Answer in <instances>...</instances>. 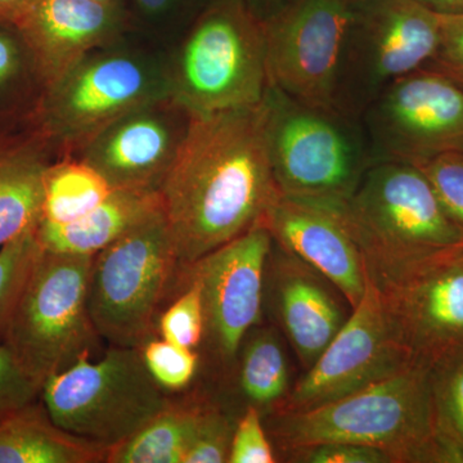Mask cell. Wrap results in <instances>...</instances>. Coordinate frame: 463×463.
<instances>
[{"label":"cell","instance_id":"obj_1","mask_svg":"<svg viewBox=\"0 0 463 463\" xmlns=\"http://www.w3.org/2000/svg\"><path fill=\"white\" fill-rule=\"evenodd\" d=\"M279 194L267 97L246 108L192 115L160 190L179 263L194 264L260 223Z\"/></svg>","mask_w":463,"mask_h":463},{"label":"cell","instance_id":"obj_2","mask_svg":"<svg viewBox=\"0 0 463 463\" xmlns=\"http://www.w3.org/2000/svg\"><path fill=\"white\" fill-rule=\"evenodd\" d=\"M268 417V435L283 453L346 443L383 450L392 463L453 462L435 423L430 368L422 365L330 403Z\"/></svg>","mask_w":463,"mask_h":463},{"label":"cell","instance_id":"obj_3","mask_svg":"<svg viewBox=\"0 0 463 463\" xmlns=\"http://www.w3.org/2000/svg\"><path fill=\"white\" fill-rule=\"evenodd\" d=\"M306 200L349 232L374 285L463 246V231L444 212L421 170L408 161H374L345 199Z\"/></svg>","mask_w":463,"mask_h":463},{"label":"cell","instance_id":"obj_4","mask_svg":"<svg viewBox=\"0 0 463 463\" xmlns=\"http://www.w3.org/2000/svg\"><path fill=\"white\" fill-rule=\"evenodd\" d=\"M169 96L166 54L123 36L43 90L41 134L58 156H76L118 118Z\"/></svg>","mask_w":463,"mask_h":463},{"label":"cell","instance_id":"obj_5","mask_svg":"<svg viewBox=\"0 0 463 463\" xmlns=\"http://www.w3.org/2000/svg\"><path fill=\"white\" fill-rule=\"evenodd\" d=\"M167 66L170 96L192 115L257 105L269 85L264 25L243 0H213Z\"/></svg>","mask_w":463,"mask_h":463},{"label":"cell","instance_id":"obj_6","mask_svg":"<svg viewBox=\"0 0 463 463\" xmlns=\"http://www.w3.org/2000/svg\"><path fill=\"white\" fill-rule=\"evenodd\" d=\"M269 157L283 194L345 199L374 163L364 127L337 109L307 105L268 85Z\"/></svg>","mask_w":463,"mask_h":463},{"label":"cell","instance_id":"obj_7","mask_svg":"<svg viewBox=\"0 0 463 463\" xmlns=\"http://www.w3.org/2000/svg\"><path fill=\"white\" fill-rule=\"evenodd\" d=\"M182 265L163 210L91 258L88 309L112 346L139 347L155 335L161 307Z\"/></svg>","mask_w":463,"mask_h":463},{"label":"cell","instance_id":"obj_8","mask_svg":"<svg viewBox=\"0 0 463 463\" xmlns=\"http://www.w3.org/2000/svg\"><path fill=\"white\" fill-rule=\"evenodd\" d=\"M90 263V257L42 249L9 321L3 345L41 389L90 358L102 340L88 309Z\"/></svg>","mask_w":463,"mask_h":463},{"label":"cell","instance_id":"obj_9","mask_svg":"<svg viewBox=\"0 0 463 463\" xmlns=\"http://www.w3.org/2000/svg\"><path fill=\"white\" fill-rule=\"evenodd\" d=\"M42 403L60 428L105 450L132 438L169 402L139 347L109 346L43 383Z\"/></svg>","mask_w":463,"mask_h":463},{"label":"cell","instance_id":"obj_10","mask_svg":"<svg viewBox=\"0 0 463 463\" xmlns=\"http://www.w3.org/2000/svg\"><path fill=\"white\" fill-rule=\"evenodd\" d=\"M440 43V16L419 0H364L341 71L336 106L361 118L381 91L428 66Z\"/></svg>","mask_w":463,"mask_h":463},{"label":"cell","instance_id":"obj_11","mask_svg":"<svg viewBox=\"0 0 463 463\" xmlns=\"http://www.w3.org/2000/svg\"><path fill=\"white\" fill-rule=\"evenodd\" d=\"M358 5L354 0H297L264 24L269 85L307 105L337 109Z\"/></svg>","mask_w":463,"mask_h":463},{"label":"cell","instance_id":"obj_12","mask_svg":"<svg viewBox=\"0 0 463 463\" xmlns=\"http://www.w3.org/2000/svg\"><path fill=\"white\" fill-rule=\"evenodd\" d=\"M362 116L374 161L463 151V84L431 67L390 84Z\"/></svg>","mask_w":463,"mask_h":463},{"label":"cell","instance_id":"obj_13","mask_svg":"<svg viewBox=\"0 0 463 463\" xmlns=\"http://www.w3.org/2000/svg\"><path fill=\"white\" fill-rule=\"evenodd\" d=\"M273 239L263 222L183 272L200 286L205 332L201 346L216 370L230 373L241 344L263 316L265 272Z\"/></svg>","mask_w":463,"mask_h":463},{"label":"cell","instance_id":"obj_14","mask_svg":"<svg viewBox=\"0 0 463 463\" xmlns=\"http://www.w3.org/2000/svg\"><path fill=\"white\" fill-rule=\"evenodd\" d=\"M392 336L413 365L463 352V246L374 285Z\"/></svg>","mask_w":463,"mask_h":463},{"label":"cell","instance_id":"obj_15","mask_svg":"<svg viewBox=\"0 0 463 463\" xmlns=\"http://www.w3.org/2000/svg\"><path fill=\"white\" fill-rule=\"evenodd\" d=\"M410 365L413 364L390 330L379 289L367 276L358 306L273 412H298L330 403Z\"/></svg>","mask_w":463,"mask_h":463},{"label":"cell","instance_id":"obj_16","mask_svg":"<svg viewBox=\"0 0 463 463\" xmlns=\"http://www.w3.org/2000/svg\"><path fill=\"white\" fill-rule=\"evenodd\" d=\"M191 118L172 96L154 100L118 118L74 157L96 169L112 190L160 194Z\"/></svg>","mask_w":463,"mask_h":463},{"label":"cell","instance_id":"obj_17","mask_svg":"<svg viewBox=\"0 0 463 463\" xmlns=\"http://www.w3.org/2000/svg\"><path fill=\"white\" fill-rule=\"evenodd\" d=\"M128 27L121 0H38L14 29L44 90L91 52L123 38Z\"/></svg>","mask_w":463,"mask_h":463},{"label":"cell","instance_id":"obj_18","mask_svg":"<svg viewBox=\"0 0 463 463\" xmlns=\"http://www.w3.org/2000/svg\"><path fill=\"white\" fill-rule=\"evenodd\" d=\"M340 298L339 289L321 273L273 242L264 300H269L274 318L306 371L349 318Z\"/></svg>","mask_w":463,"mask_h":463},{"label":"cell","instance_id":"obj_19","mask_svg":"<svg viewBox=\"0 0 463 463\" xmlns=\"http://www.w3.org/2000/svg\"><path fill=\"white\" fill-rule=\"evenodd\" d=\"M279 248L321 273L354 309L367 288L364 255L344 225L312 201L279 192L261 219Z\"/></svg>","mask_w":463,"mask_h":463},{"label":"cell","instance_id":"obj_20","mask_svg":"<svg viewBox=\"0 0 463 463\" xmlns=\"http://www.w3.org/2000/svg\"><path fill=\"white\" fill-rule=\"evenodd\" d=\"M160 207V194L114 190L74 222L39 223L36 234L47 251L93 258Z\"/></svg>","mask_w":463,"mask_h":463},{"label":"cell","instance_id":"obj_21","mask_svg":"<svg viewBox=\"0 0 463 463\" xmlns=\"http://www.w3.org/2000/svg\"><path fill=\"white\" fill-rule=\"evenodd\" d=\"M108 450L60 428L41 398L0 417V463H100Z\"/></svg>","mask_w":463,"mask_h":463},{"label":"cell","instance_id":"obj_22","mask_svg":"<svg viewBox=\"0 0 463 463\" xmlns=\"http://www.w3.org/2000/svg\"><path fill=\"white\" fill-rule=\"evenodd\" d=\"M58 157L42 134L30 145L0 149V249L38 227L45 175Z\"/></svg>","mask_w":463,"mask_h":463},{"label":"cell","instance_id":"obj_23","mask_svg":"<svg viewBox=\"0 0 463 463\" xmlns=\"http://www.w3.org/2000/svg\"><path fill=\"white\" fill-rule=\"evenodd\" d=\"M215 401L206 395L170 398L141 430L108 452V463H183Z\"/></svg>","mask_w":463,"mask_h":463},{"label":"cell","instance_id":"obj_24","mask_svg":"<svg viewBox=\"0 0 463 463\" xmlns=\"http://www.w3.org/2000/svg\"><path fill=\"white\" fill-rule=\"evenodd\" d=\"M232 371L246 408L269 414L281 404L289 388L288 356L273 327L257 326L241 344Z\"/></svg>","mask_w":463,"mask_h":463},{"label":"cell","instance_id":"obj_25","mask_svg":"<svg viewBox=\"0 0 463 463\" xmlns=\"http://www.w3.org/2000/svg\"><path fill=\"white\" fill-rule=\"evenodd\" d=\"M114 191L96 169L80 158L58 157L48 167L39 223L66 224L99 206Z\"/></svg>","mask_w":463,"mask_h":463},{"label":"cell","instance_id":"obj_26","mask_svg":"<svg viewBox=\"0 0 463 463\" xmlns=\"http://www.w3.org/2000/svg\"><path fill=\"white\" fill-rule=\"evenodd\" d=\"M430 383L439 438L463 462V352L431 367Z\"/></svg>","mask_w":463,"mask_h":463},{"label":"cell","instance_id":"obj_27","mask_svg":"<svg viewBox=\"0 0 463 463\" xmlns=\"http://www.w3.org/2000/svg\"><path fill=\"white\" fill-rule=\"evenodd\" d=\"M41 252L36 228L0 249V345Z\"/></svg>","mask_w":463,"mask_h":463},{"label":"cell","instance_id":"obj_28","mask_svg":"<svg viewBox=\"0 0 463 463\" xmlns=\"http://www.w3.org/2000/svg\"><path fill=\"white\" fill-rule=\"evenodd\" d=\"M139 352L149 374L164 392H181L196 379L200 355L194 349L152 335L139 346Z\"/></svg>","mask_w":463,"mask_h":463},{"label":"cell","instance_id":"obj_29","mask_svg":"<svg viewBox=\"0 0 463 463\" xmlns=\"http://www.w3.org/2000/svg\"><path fill=\"white\" fill-rule=\"evenodd\" d=\"M182 273L185 288L165 310H161L156 330L161 339L196 350L205 332L203 298L199 283L183 272V268Z\"/></svg>","mask_w":463,"mask_h":463},{"label":"cell","instance_id":"obj_30","mask_svg":"<svg viewBox=\"0 0 463 463\" xmlns=\"http://www.w3.org/2000/svg\"><path fill=\"white\" fill-rule=\"evenodd\" d=\"M430 183L447 215L463 231V151H448L412 161Z\"/></svg>","mask_w":463,"mask_h":463},{"label":"cell","instance_id":"obj_31","mask_svg":"<svg viewBox=\"0 0 463 463\" xmlns=\"http://www.w3.org/2000/svg\"><path fill=\"white\" fill-rule=\"evenodd\" d=\"M236 422L223 407L212 405L183 463H224L230 458Z\"/></svg>","mask_w":463,"mask_h":463},{"label":"cell","instance_id":"obj_32","mask_svg":"<svg viewBox=\"0 0 463 463\" xmlns=\"http://www.w3.org/2000/svg\"><path fill=\"white\" fill-rule=\"evenodd\" d=\"M274 448L257 408L248 407L237 420L228 463H273Z\"/></svg>","mask_w":463,"mask_h":463},{"label":"cell","instance_id":"obj_33","mask_svg":"<svg viewBox=\"0 0 463 463\" xmlns=\"http://www.w3.org/2000/svg\"><path fill=\"white\" fill-rule=\"evenodd\" d=\"M41 388L21 368L5 345H0V417L39 399Z\"/></svg>","mask_w":463,"mask_h":463},{"label":"cell","instance_id":"obj_34","mask_svg":"<svg viewBox=\"0 0 463 463\" xmlns=\"http://www.w3.org/2000/svg\"><path fill=\"white\" fill-rule=\"evenodd\" d=\"M285 455L288 461L300 463H392L383 450L346 443L319 444Z\"/></svg>","mask_w":463,"mask_h":463},{"label":"cell","instance_id":"obj_35","mask_svg":"<svg viewBox=\"0 0 463 463\" xmlns=\"http://www.w3.org/2000/svg\"><path fill=\"white\" fill-rule=\"evenodd\" d=\"M439 16L440 43L428 67L463 84V14H439Z\"/></svg>","mask_w":463,"mask_h":463},{"label":"cell","instance_id":"obj_36","mask_svg":"<svg viewBox=\"0 0 463 463\" xmlns=\"http://www.w3.org/2000/svg\"><path fill=\"white\" fill-rule=\"evenodd\" d=\"M9 26L0 25V96L12 90L20 81L30 57L20 35L9 32Z\"/></svg>","mask_w":463,"mask_h":463},{"label":"cell","instance_id":"obj_37","mask_svg":"<svg viewBox=\"0 0 463 463\" xmlns=\"http://www.w3.org/2000/svg\"><path fill=\"white\" fill-rule=\"evenodd\" d=\"M297 0H243L249 11L260 21L267 24L277 14H281L289 5H294Z\"/></svg>","mask_w":463,"mask_h":463},{"label":"cell","instance_id":"obj_38","mask_svg":"<svg viewBox=\"0 0 463 463\" xmlns=\"http://www.w3.org/2000/svg\"><path fill=\"white\" fill-rule=\"evenodd\" d=\"M142 17L151 23H164V18L174 11L178 0H133Z\"/></svg>","mask_w":463,"mask_h":463},{"label":"cell","instance_id":"obj_39","mask_svg":"<svg viewBox=\"0 0 463 463\" xmlns=\"http://www.w3.org/2000/svg\"><path fill=\"white\" fill-rule=\"evenodd\" d=\"M38 0H0V25H17Z\"/></svg>","mask_w":463,"mask_h":463},{"label":"cell","instance_id":"obj_40","mask_svg":"<svg viewBox=\"0 0 463 463\" xmlns=\"http://www.w3.org/2000/svg\"><path fill=\"white\" fill-rule=\"evenodd\" d=\"M438 14H463V0H419Z\"/></svg>","mask_w":463,"mask_h":463},{"label":"cell","instance_id":"obj_41","mask_svg":"<svg viewBox=\"0 0 463 463\" xmlns=\"http://www.w3.org/2000/svg\"><path fill=\"white\" fill-rule=\"evenodd\" d=\"M96 2H100V3H115V2H118V0H96Z\"/></svg>","mask_w":463,"mask_h":463},{"label":"cell","instance_id":"obj_42","mask_svg":"<svg viewBox=\"0 0 463 463\" xmlns=\"http://www.w3.org/2000/svg\"><path fill=\"white\" fill-rule=\"evenodd\" d=\"M355 3H362L364 2V0H354Z\"/></svg>","mask_w":463,"mask_h":463}]
</instances>
